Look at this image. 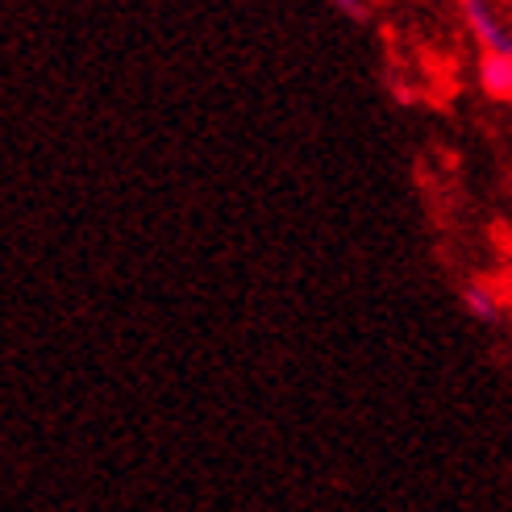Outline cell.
<instances>
[{"instance_id":"cell-3","label":"cell","mask_w":512,"mask_h":512,"mask_svg":"<svg viewBox=\"0 0 512 512\" xmlns=\"http://www.w3.org/2000/svg\"><path fill=\"white\" fill-rule=\"evenodd\" d=\"M479 88L492 100H512V55H479Z\"/></svg>"},{"instance_id":"cell-2","label":"cell","mask_w":512,"mask_h":512,"mask_svg":"<svg viewBox=\"0 0 512 512\" xmlns=\"http://www.w3.org/2000/svg\"><path fill=\"white\" fill-rule=\"evenodd\" d=\"M458 300H463L467 317L479 321V325H504L508 309H512L504 279H483V275H471L467 284L458 288Z\"/></svg>"},{"instance_id":"cell-4","label":"cell","mask_w":512,"mask_h":512,"mask_svg":"<svg viewBox=\"0 0 512 512\" xmlns=\"http://www.w3.org/2000/svg\"><path fill=\"white\" fill-rule=\"evenodd\" d=\"M334 9H338L346 21H367V17H371V0H334Z\"/></svg>"},{"instance_id":"cell-1","label":"cell","mask_w":512,"mask_h":512,"mask_svg":"<svg viewBox=\"0 0 512 512\" xmlns=\"http://www.w3.org/2000/svg\"><path fill=\"white\" fill-rule=\"evenodd\" d=\"M458 17L479 55H512V21L500 13L496 0H458Z\"/></svg>"},{"instance_id":"cell-5","label":"cell","mask_w":512,"mask_h":512,"mask_svg":"<svg viewBox=\"0 0 512 512\" xmlns=\"http://www.w3.org/2000/svg\"><path fill=\"white\" fill-rule=\"evenodd\" d=\"M504 288H508V300H512V263H508V271H504Z\"/></svg>"}]
</instances>
